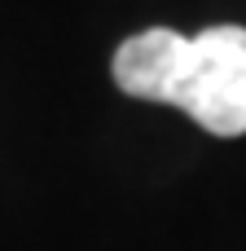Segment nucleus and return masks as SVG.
I'll return each mask as SVG.
<instances>
[{
  "label": "nucleus",
  "instance_id": "f257e3e1",
  "mask_svg": "<svg viewBox=\"0 0 246 251\" xmlns=\"http://www.w3.org/2000/svg\"><path fill=\"white\" fill-rule=\"evenodd\" d=\"M114 84L128 97L185 110L211 137L246 132V26L220 22L198 35L150 26L114 53Z\"/></svg>",
  "mask_w": 246,
  "mask_h": 251
}]
</instances>
